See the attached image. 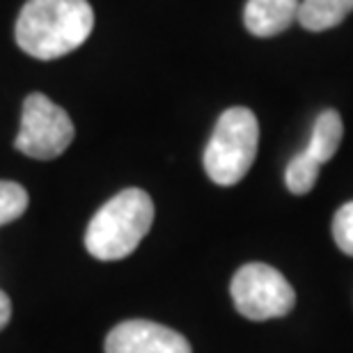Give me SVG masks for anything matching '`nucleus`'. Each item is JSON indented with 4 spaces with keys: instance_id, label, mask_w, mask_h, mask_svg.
Segmentation results:
<instances>
[{
    "instance_id": "f257e3e1",
    "label": "nucleus",
    "mask_w": 353,
    "mask_h": 353,
    "mask_svg": "<svg viewBox=\"0 0 353 353\" xmlns=\"http://www.w3.org/2000/svg\"><path fill=\"white\" fill-rule=\"evenodd\" d=\"M94 28L88 0H28L21 7L14 37L23 53L37 60H58L83 46Z\"/></svg>"
},
{
    "instance_id": "f03ea898",
    "label": "nucleus",
    "mask_w": 353,
    "mask_h": 353,
    "mask_svg": "<svg viewBox=\"0 0 353 353\" xmlns=\"http://www.w3.org/2000/svg\"><path fill=\"white\" fill-rule=\"evenodd\" d=\"M154 202L143 188H124L92 216L85 230V248L99 262L129 257L150 234Z\"/></svg>"
},
{
    "instance_id": "7ed1b4c3",
    "label": "nucleus",
    "mask_w": 353,
    "mask_h": 353,
    "mask_svg": "<svg viewBox=\"0 0 353 353\" xmlns=\"http://www.w3.org/2000/svg\"><path fill=\"white\" fill-rule=\"evenodd\" d=\"M259 147V122L255 112L243 105L228 108L218 117L207 147L204 170L218 186H234L255 163Z\"/></svg>"
},
{
    "instance_id": "20e7f679",
    "label": "nucleus",
    "mask_w": 353,
    "mask_h": 353,
    "mask_svg": "<svg viewBox=\"0 0 353 353\" xmlns=\"http://www.w3.org/2000/svg\"><path fill=\"white\" fill-rule=\"evenodd\" d=\"M239 314L250 321H268L285 316L296 305V292L278 268L250 262L241 266L230 285Z\"/></svg>"
},
{
    "instance_id": "39448f33",
    "label": "nucleus",
    "mask_w": 353,
    "mask_h": 353,
    "mask_svg": "<svg viewBox=\"0 0 353 353\" xmlns=\"http://www.w3.org/2000/svg\"><path fill=\"white\" fill-rule=\"evenodd\" d=\"M76 136L72 117L41 92H32L23 101L17 150L37 161L58 159Z\"/></svg>"
},
{
    "instance_id": "423d86ee",
    "label": "nucleus",
    "mask_w": 353,
    "mask_h": 353,
    "mask_svg": "<svg viewBox=\"0 0 353 353\" xmlns=\"http://www.w3.org/2000/svg\"><path fill=\"white\" fill-rule=\"evenodd\" d=\"M105 353H193L176 330L147 319L117 323L105 337Z\"/></svg>"
},
{
    "instance_id": "0eeeda50",
    "label": "nucleus",
    "mask_w": 353,
    "mask_h": 353,
    "mask_svg": "<svg viewBox=\"0 0 353 353\" xmlns=\"http://www.w3.org/2000/svg\"><path fill=\"white\" fill-rule=\"evenodd\" d=\"M301 0H248L243 23L255 37H275L299 19Z\"/></svg>"
},
{
    "instance_id": "6e6552de",
    "label": "nucleus",
    "mask_w": 353,
    "mask_h": 353,
    "mask_svg": "<svg viewBox=\"0 0 353 353\" xmlns=\"http://www.w3.org/2000/svg\"><path fill=\"white\" fill-rule=\"evenodd\" d=\"M353 12V0H301L299 23L305 30L323 32L340 26Z\"/></svg>"
},
{
    "instance_id": "1a4fd4ad",
    "label": "nucleus",
    "mask_w": 353,
    "mask_h": 353,
    "mask_svg": "<svg viewBox=\"0 0 353 353\" xmlns=\"http://www.w3.org/2000/svg\"><path fill=\"white\" fill-rule=\"evenodd\" d=\"M344 136V122L337 110H323L316 122L312 126V138L310 145L305 147V152L312 157L316 163L323 165L326 161H330L340 150Z\"/></svg>"
},
{
    "instance_id": "9d476101",
    "label": "nucleus",
    "mask_w": 353,
    "mask_h": 353,
    "mask_svg": "<svg viewBox=\"0 0 353 353\" xmlns=\"http://www.w3.org/2000/svg\"><path fill=\"white\" fill-rule=\"evenodd\" d=\"M319 170H321V165L316 163L305 150L301 154H296L287 163V170H285V183H287L289 193H294V195L310 193V190L314 188L316 179H319Z\"/></svg>"
},
{
    "instance_id": "9b49d317",
    "label": "nucleus",
    "mask_w": 353,
    "mask_h": 353,
    "mask_svg": "<svg viewBox=\"0 0 353 353\" xmlns=\"http://www.w3.org/2000/svg\"><path fill=\"white\" fill-rule=\"evenodd\" d=\"M28 190L17 181H0V228L17 221L28 209Z\"/></svg>"
},
{
    "instance_id": "f8f14e48",
    "label": "nucleus",
    "mask_w": 353,
    "mask_h": 353,
    "mask_svg": "<svg viewBox=\"0 0 353 353\" xmlns=\"http://www.w3.org/2000/svg\"><path fill=\"white\" fill-rule=\"evenodd\" d=\"M333 239L344 255L353 257V202L342 204L333 218Z\"/></svg>"
},
{
    "instance_id": "ddd939ff",
    "label": "nucleus",
    "mask_w": 353,
    "mask_h": 353,
    "mask_svg": "<svg viewBox=\"0 0 353 353\" xmlns=\"http://www.w3.org/2000/svg\"><path fill=\"white\" fill-rule=\"evenodd\" d=\"M12 319V303H10V296H7L3 289H0V330H3L7 323Z\"/></svg>"
}]
</instances>
